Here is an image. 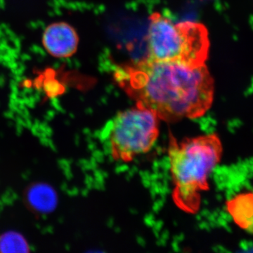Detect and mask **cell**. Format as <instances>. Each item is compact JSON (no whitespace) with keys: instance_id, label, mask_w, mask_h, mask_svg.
<instances>
[{"instance_id":"obj_1","label":"cell","mask_w":253,"mask_h":253,"mask_svg":"<svg viewBox=\"0 0 253 253\" xmlns=\"http://www.w3.org/2000/svg\"><path fill=\"white\" fill-rule=\"evenodd\" d=\"M114 78L136 105L167 123L202 117L214 99V81L206 64L189 66L146 58L120 66Z\"/></svg>"},{"instance_id":"obj_6","label":"cell","mask_w":253,"mask_h":253,"mask_svg":"<svg viewBox=\"0 0 253 253\" xmlns=\"http://www.w3.org/2000/svg\"><path fill=\"white\" fill-rule=\"evenodd\" d=\"M24 196L28 208L39 214L52 212L58 203L56 191L44 183H36L30 186Z\"/></svg>"},{"instance_id":"obj_4","label":"cell","mask_w":253,"mask_h":253,"mask_svg":"<svg viewBox=\"0 0 253 253\" xmlns=\"http://www.w3.org/2000/svg\"><path fill=\"white\" fill-rule=\"evenodd\" d=\"M159 121L154 111L138 105L118 113L109 133L113 159L129 163L149 152L159 134Z\"/></svg>"},{"instance_id":"obj_5","label":"cell","mask_w":253,"mask_h":253,"mask_svg":"<svg viewBox=\"0 0 253 253\" xmlns=\"http://www.w3.org/2000/svg\"><path fill=\"white\" fill-rule=\"evenodd\" d=\"M42 43L46 52L56 59H68L77 51L79 37L71 25L63 21L46 26Z\"/></svg>"},{"instance_id":"obj_8","label":"cell","mask_w":253,"mask_h":253,"mask_svg":"<svg viewBox=\"0 0 253 253\" xmlns=\"http://www.w3.org/2000/svg\"><path fill=\"white\" fill-rule=\"evenodd\" d=\"M30 246L26 238L15 231H9L0 235V253H28Z\"/></svg>"},{"instance_id":"obj_2","label":"cell","mask_w":253,"mask_h":253,"mask_svg":"<svg viewBox=\"0 0 253 253\" xmlns=\"http://www.w3.org/2000/svg\"><path fill=\"white\" fill-rule=\"evenodd\" d=\"M168 155L174 190L172 199L181 211L195 214L201 206V192L209 189L208 177L220 161L222 144L215 134L178 141L169 134Z\"/></svg>"},{"instance_id":"obj_3","label":"cell","mask_w":253,"mask_h":253,"mask_svg":"<svg viewBox=\"0 0 253 253\" xmlns=\"http://www.w3.org/2000/svg\"><path fill=\"white\" fill-rule=\"evenodd\" d=\"M149 20L146 37L148 59L189 66L205 64L210 41L204 25L191 21L175 24L158 12L151 15Z\"/></svg>"},{"instance_id":"obj_7","label":"cell","mask_w":253,"mask_h":253,"mask_svg":"<svg viewBox=\"0 0 253 253\" xmlns=\"http://www.w3.org/2000/svg\"><path fill=\"white\" fill-rule=\"evenodd\" d=\"M226 207L236 225L253 234V191L236 195L226 202Z\"/></svg>"}]
</instances>
